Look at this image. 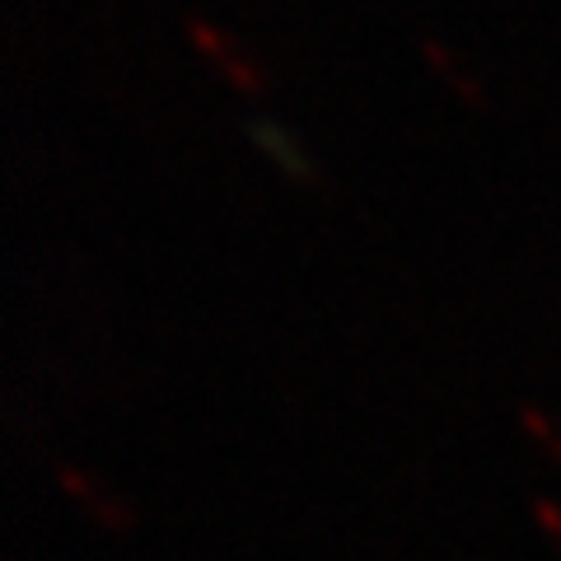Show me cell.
Returning <instances> with one entry per match:
<instances>
[{"label": "cell", "instance_id": "277c9868", "mask_svg": "<svg viewBox=\"0 0 561 561\" xmlns=\"http://www.w3.org/2000/svg\"><path fill=\"white\" fill-rule=\"evenodd\" d=\"M416 47H421V57H426V61L445 76V84H449L454 94H459L463 103H472V108H482V103H486V90L468 76V66L454 57V47H445V38H435V33H416Z\"/></svg>", "mask_w": 561, "mask_h": 561}, {"label": "cell", "instance_id": "3957f363", "mask_svg": "<svg viewBox=\"0 0 561 561\" xmlns=\"http://www.w3.org/2000/svg\"><path fill=\"white\" fill-rule=\"evenodd\" d=\"M243 131H249L257 140V150L267 154L272 164H280L286 173H295V179H313V164H309V154L295 146V140L276 127L272 117H262V113H243Z\"/></svg>", "mask_w": 561, "mask_h": 561}, {"label": "cell", "instance_id": "8992f818", "mask_svg": "<svg viewBox=\"0 0 561 561\" xmlns=\"http://www.w3.org/2000/svg\"><path fill=\"white\" fill-rule=\"evenodd\" d=\"M529 515H534L538 529L561 548V501H552V496H534V501H529Z\"/></svg>", "mask_w": 561, "mask_h": 561}, {"label": "cell", "instance_id": "5b68a950", "mask_svg": "<svg viewBox=\"0 0 561 561\" xmlns=\"http://www.w3.org/2000/svg\"><path fill=\"white\" fill-rule=\"evenodd\" d=\"M515 412H519V426H524V431H529V435H534V440L542 445V454H548V459H552V463L561 468V426H552V421H548V416H542V412L534 408V402H519V408H515Z\"/></svg>", "mask_w": 561, "mask_h": 561}, {"label": "cell", "instance_id": "7a4b0ae2", "mask_svg": "<svg viewBox=\"0 0 561 561\" xmlns=\"http://www.w3.org/2000/svg\"><path fill=\"white\" fill-rule=\"evenodd\" d=\"M183 33H187V38H192V47H197V51H206V57L210 61H216L220 66V76L225 80H230L234 84V90H243V94H253V90H262V76H257V70H253V61L249 57H243V51L230 43V38H225V33H216V28H210V24H202L197 20V14H183Z\"/></svg>", "mask_w": 561, "mask_h": 561}, {"label": "cell", "instance_id": "6da1fadb", "mask_svg": "<svg viewBox=\"0 0 561 561\" xmlns=\"http://www.w3.org/2000/svg\"><path fill=\"white\" fill-rule=\"evenodd\" d=\"M57 486L66 491L70 501H80L84 511H90L103 529H113V534H127L131 524H136V515H131V505L117 496L113 486H99L90 472L84 468H76V463H57Z\"/></svg>", "mask_w": 561, "mask_h": 561}]
</instances>
